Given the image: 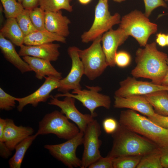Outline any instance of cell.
Wrapping results in <instances>:
<instances>
[{"instance_id":"19","label":"cell","mask_w":168,"mask_h":168,"mask_svg":"<svg viewBox=\"0 0 168 168\" xmlns=\"http://www.w3.org/2000/svg\"><path fill=\"white\" fill-rule=\"evenodd\" d=\"M70 20L63 15L61 10L45 11V27L49 31L66 38L70 34Z\"/></svg>"},{"instance_id":"40","label":"cell","mask_w":168,"mask_h":168,"mask_svg":"<svg viewBox=\"0 0 168 168\" xmlns=\"http://www.w3.org/2000/svg\"><path fill=\"white\" fill-rule=\"evenodd\" d=\"M156 42L159 46L164 47L167 45L166 35L159 33L156 35Z\"/></svg>"},{"instance_id":"6","label":"cell","mask_w":168,"mask_h":168,"mask_svg":"<svg viewBox=\"0 0 168 168\" xmlns=\"http://www.w3.org/2000/svg\"><path fill=\"white\" fill-rule=\"evenodd\" d=\"M108 0H99L96 6L93 23L87 31L81 36L82 42L93 41L99 36L109 30L114 25L119 24L120 16L116 13L111 15L109 10Z\"/></svg>"},{"instance_id":"2","label":"cell","mask_w":168,"mask_h":168,"mask_svg":"<svg viewBox=\"0 0 168 168\" xmlns=\"http://www.w3.org/2000/svg\"><path fill=\"white\" fill-rule=\"evenodd\" d=\"M113 144L107 156L113 158L126 156H142L159 147L146 138L125 128L119 123L112 134Z\"/></svg>"},{"instance_id":"35","label":"cell","mask_w":168,"mask_h":168,"mask_svg":"<svg viewBox=\"0 0 168 168\" xmlns=\"http://www.w3.org/2000/svg\"><path fill=\"white\" fill-rule=\"evenodd\" d=\"M113 158L106 156H101L95 162L90 165L88 168H113Z\"/></svg>"},{"instance_id":"24","label":"cell","mask_w":168,"mask_h":168,"mask_svg":"<svg viewBox=\"0 0 168 168\" xmlns=\"http://www.w3.org/2000/svg\"><path fill=\"white\" fill-rule=\"evenodd\" d=\"M144 96L152 106L156 113L168 115L167 91H158Z\"/></svg>"},{"instance_id":"1","label":"cell","mask_w":168,"mask_h":168,"mask_svg":"<svg viewBox=\"0 0 168 168\" xmlns=\"http://www.w3.org/2000/svg\"><path fill=\"white\" fill-rule=\"evenodd\" d=\"M136 66L131 74L136 78L148 79L152 83L161 85L168 70L167 55L158 50L156 43L147 44L136 51Z\"/></svg>"},{"instance_id":"48","label":"cell","mask_w":168,"mask_h":168,"mask_svg":"<svg viewBox=\"0 0 168 168\" xmlns=\"http://www.w3.org/2000/svg\"></svg>"},{"instance_id":"31","label":"cell","mask_w":168,"mask_h":168,"mask_svg":"<svg viewBox=\"0 0 168 168\" xmlns=\"http://www.w3.org/2000/svg\"><path fill=\"white\" fill-rule=\"evenodd\" d=\"M30 17L31 21L37 30H46L45 27V11L40 7H37L30 10Z\"/></svg>"},{"instance_id":"25","label":"cell","mask_w":168,"mask_h":168,"mask_svg":"<svg viewBox=\"0 0 168 168\" xmlns=\"http://www.w3.org/2000/svg\"><path fill=\"white\" fill-rule=\"evenodd\" d=\"M37 136L35 134L29 136L16 145L14 154L8 161L10 168L21 167L26 153Z\"/></svg>"},{"instance_id":"29","label":"cell","mask_w":168,"mask_h":168,"mask_svg":"<svg viewBox=\"0 0 168 168\" xmlns=\"http://www.w3.org/2000/svg\"><path fill=\"white\" fill-rule=\"evenodd\" d=\"M3 8V13L6 18H16L24 8L17 0H0Z\"/></svg>"},{"instance_id":"7","label":"cell","mask_w":168,"mask_h":168,"mask_svg":"<svg viewBox=\"0 0 168 168\" xmlns=\"http://www.w3.org/2000/svg\"><path fill=\"white\" fill-rule=\"evenodd\" d=\"M102 35L97 38L88 48L79 49L78 54L82 63L84 75L93 80L100 76L108 67L101 45Z\"/></svg>"},{"instance_id":"30","label":"cell","mask_w":168,"mask_h":168,"mask_svg":"<svg viewBox=\"0 0 168 168\" xmlns=\"http://www.w3.org/2000/svg\"><path fill=\"white\" fill-rule=\"evenodd\" d=\"M142 156H126L114 158L113 168H136Z\"/></svg>"},{"instance_id":"28","label":"cell","mask_w":168,"mask_h":168,"mask_svg":"<svg viewBox=\"0 0 168 168\" xmlns=\"http://www.w3.org/2000/svg\"><path fill=\"white\" fill-rule=\"evenodd\" d=\"M30 10L24 9L16 18L19 26L25 36L37 30L30 17Z\"/></svg>"},{"instance_id":"10","label":"cell","mask_w":168,"mask_h":168,"mask_svg":"<svg viewBox=\"0 0 168 168\" xmlns=\"http://www.w3.org/2000/svg\"><path fill=\"white\" fill-rule=\"evenodd\" d=\"M101 133L100 124L96 120L94 119L88 124L84 133V149L81 168H88L102 156L99 150L102 144L99 138Z\"/></svg>"},{"instance_id":"8","label":"cell","mask_w":168,"mask_h":168,"mask_svg":"<svg viewBox=\"0 0 168 168\" xmlns=\"http://www.w3.org/2000/svg\"><path fill=\"white\" fill-rule=\"evenodd\" d=\"M84 133L80 131L74 137L62 143L46 144L44 147L50 154L69 168L80 167L81 160L77 156V147L83 143Z\"/></svg>"},{"instance_id":"42","label":"cell","mask_w":168,"mask_h":168,"mask_svg":"<svg viewBox=\"0 0 168 168\" xmlns=\"http://www.w3.org/2000/svg\"><path fill=\"white\" fill-rule=\"evenodd\" d=\"M91 0H78L79 2L81 4L86 5L89 3Z\"/></svg>"},{"instance_id":"27","label":"cell","mask_w":168,"mask_h":168,"mask_svg":"<svg viewBox=\"0 0 168 168\" xmlns=\"http://www.w3.org/2000/svg\"><path fill=\"white\" fill-rule=\"evenodd\" d=\"M71 0H41L40 7L45 11L57 12L64 9L68 12L73 10Z\"/></svg>"},{"instance_id":"3","label":"cell","mask_w":168,"mask_h":168,"mask_svg":"<svg viewBox=\"0 0 168 168\" xmlns=\"http://www.w3.org/2000/svg\"><path fill=\"white\" fill-rule=\"evenodd\" d=\"M119 123L125 128L150 140L160 148L168 146V129L158 125L136 111L130 109L121 111Z\"/></svg>"},{"instance_id":"21","label":"cell","mask_w":168,"mask_h":168,"mask_svg":"<svg viewBox=\"0 0 168 168\" xmlns=\"http://www.w3.org/2000/svg\"><path fill=\"white\" fill-rule=\"evenodd\" d=\"M22 59L35 72V77L38 79L51 76L62 78V73L57 71L49 60L29 56L23 57Z\"/></svg>"},{"instance_id":"16","label":"cell","mask_w":168,"mask_h":168,"mask_svg":"<svg viewBox=\"0 0 168 168\" xmlns=\"http://www.w3.org/2000/svg\"><path fill=\"white\" fill-rule=\"evenodd\" d=\"M60 45L53 43L41 44L20 47L19 54L21 56H29L49 60L55 61L60 55Z\"/></svg>"},{"instance_id":"13","label":"cell","mask_w":168,"mask_h":168,"mask_svg":"<svg viewBox=\"0 0 168 168\" xmlns=\"http://www.w3.org/2000/svg\"><path fill=\"white\" fill-rule=\"evenodd\" d=\"M50 97L51 99L48 104L59 107L61 112L75 123L80 131L84 133L88 124L94 119L92 115L80 112L75 106L76 99L73 97L66 96L63 100L51 95Z\"/></svg>"},{"instance_id":"46","label":"cell","mask_w":168,"mask_h":168,"mask_svg":"<svg viewBox=\"0 0 168 168\" xmlns=\"http://www.w3.org/2000/svg\"><path fill=\"white\" fill-rule=\"evenodd\" d=\"M166 0V1H168V0Z\"/></svg>"},{"instance_id":"12","label":"cell","mask_w":168,"mask_h":168,"mask_svg":"<svg viewBox=\"0 0 168 168\" xmlns=\"http://www.w3.org/2000/svg\"><path fill=\"white\" fill-rule=\"evenodd\" d=\"M119 85L114 95L123 97L144 96L159 91H168V86L155 84L151 82L139 81L133 77H127L119 82Z\"/></svg>"},{"instance_id":"32","label":"cell","mask_w":168,"mask_h":168,"mask_svg":"<svg viewBox=\"0 0 168 168\" xmlns=\"http://www.w3.org/2000/svg\"><path fill=\"white\" fill-rule=\"evenodd\" d=\"M16 97L6 92L0 88V109L9 111L15 106Z\"/></svg>"},{"instance_id":"9","label":"cell","mask_w":168,"mask_h":168,"mask_svg":"<svg viewBox=\"0 0 168 168\" xmlns=\"http://www.w3.org/2000/svg\"><path fill=\"white\" fill-rule=\"evenodd\" d=\"M88 89L75 90L72 93L58 94L54 97L58 98L66 96H70L80 101L83 106L90 111L91 114L94 118L97 114L95 112L96 109L99 107H103L109 109L111 100L109 96L100 93L101 90L99 86H86Z\"/></svg>"},{"instance_id":"39","label":"cell","mask_w":168,"mask_h":168,"mask_svg":"<svg viewBox=\"0 0 168 168\" xmlns=\"http://www.w3.org/2000/svg\"><path fill=\"white\" fill-rule=\"evenodd\" d=\"M161 162L163 167L168 168V146L160 148Z\"/></svg>"},{"instance_id":"43","label":"cell","mask_w":168,"mask_h":168,"mask_svg":"<svg viewBox=\"0 0 168 168\" xmlns=\"http://www.w3.org/2000/svg\"><path fill=\"white\" fill-rule=\"evenodd\" d=\"M113 0L116 2H120L123 1H125V0Z\"/></svg>"},{"instance_id":"4","label":"cell","mask_w":168,"mask_h":168,"mask_svg":"<svg viewBox=\"0 0 168 168\" xmlns=\"http://www.w3.org/2000/svg\"><path fill=\"white\" fill-rule=\"evenodd\" d=\"M119 28L128 36L134 38L142 47L147 44L150 36L156 32L157 26L141 12L135 10L123 16Z\"/></svg>"},{"instance_id":"26","label":"cell","mask_w":168,"mask_h":168,"mask_svg":"<svg viewBox=\"0 0 168 168\" xmlns=\"http://www.w3.org/2000/svg\"><path fill=\"white\" fill-rule=\"evenodd\" d=\"M136 168H163L161 162L160 147L143 156Z\"/></svg>"},{"instance_id":"41","label":"cell","mask_w":168,"mask_h":168,"mask_svg":"<svg viewBox=\"0 0 168 168\" xmlns=\"http://www.w3.org/2000/svg\"><path fill=\"white\" fill-rule=\"evenodd\" d=\"M167 63L168 66V58L167 59ZM161 85L163 86H168V67L167 72L162 82Z\"/></svg>"},{"instance_id":"45","label":"cell","mask_w":168,"mask_h":168,"mask_svg":"<svg viewBox=\"0 0 168 168\" xmlns=\"http://www.w3.org/2000/svg\"><path fill=\"white\" fill-rule=\"evenodd\" d=\"M17 1L19 2H20V3H21L22 2V0H17Z\"/></svg>"},{"instance_id":"15","label":"cell","mask_w":168,"mask_h":168,"mask_svg":"<svg viewBox=\"0 0 168 168\" xmlns=\"http://www.w3.org/2000/svg\"><path fill=\"white\" fill-rule=\"evenodd\" d=\"M128 37L119 28L116 30L111 29L103 34L101 40L102 47L108 66L115 67L114 58L118 48L124 43Z\"/></svg>"},{"instance_id":"36","label":"cell","mask_w":168,"mask_h":168,"mask_svg":"<svg viewBox=\"0 0 168 168\" xmlns=\"http://www.w3.org/2000/svg\"><path fill=\"white\" fill-rule=\"evenodd\" d=\"M102 125L104 129L107 133L112 134L117 130L119 123L115 119L108 118L104 120Z\"/></svg>"},{"instance_id":"22","label":"cell","mask_w":168,"mask_h":168,"mask_svg":"<svg viewBox=\"0 0 168 168\" xmlns=\"http://www.w3.org/2000/svg\"><path fill=\"white\" fill-rule=\"evenodd\" d=\"M0 34L16 46L20 47L24 44L25 35L19 26L16 18L7 19L0 29Z\"/></svg>"},{"instance_id":"44","label":"cell","mask_w":168,"mask_h":168,"mask_svg":"<svg viewBox=\"0 0 168 168\" xmlns=\"http://www.w3.org/2000/svg\"><path fill=\"white\" fill-rule=\"evenodd\" d=\"M167 45L168 46V34L166 35Z\"/></svg>"},{"instance_id":"14","label":"cell","mask_w":168,"mask_h":168,"mask_svg":"<svg viewBox=\"0 0 168 168\" xmlns=\"http://www.w3.org/2000/svg\"><path fill=\"white\" fill-rule=\"evenodd\" d=\"M44 78V83L34 92L23 97H16V100L18 103L17 106L18 111L21 112L24 108L28 105L30 104L36 107L40 103L47 101L50 97L51 92L58 88L60 80L62 78L53 76L45 77Z\"/></svg>"},{"instance_id":"34","label":"cell","mask_w":168,"mask_h":168,"mask_svg":"<svg viewBox=\"0 0 168 168\" xmlns=\"http://www.w3.org/2000/svg\"><path fill=\"white\" fill-rule=\"evenodd\" d=\"M145 7V16L148 17L153 10L156 8L162 7H166L167 5L164 0H143Z\"/></svg>"},{"instance_id":"33","label":"cell","mask_w":168,"mask_h":168,"mask_svg":"<svg viewBox=\"0 0 168 168\" xmlns=\"http://www.w3.org/2000/svg\"><path fill=\"white\" fill-rule=\"evenodd\" d=\"M131 57L130 54L124 51L117 52L115 54L114 61L115 65L124 68L128 66L131 62Z\"/></svg>"},{"instance_id":"5","label":"cell","mask_w":168,"mask_h":168,"mask_svg":"<svg viewBox=\"0 0 168 168\" xmlns=\"http://www.w3.org/2000/svg\"><path fill=\"white\" fill-rule=\"evenodd\" d=\"M61 111L55 110L46 114L39 123L37 136L53 134L60 138L70 139L80 130L75 124L70 122Z\"/></svg>"},{"instance_id":"23","label":"cell","mask_w":168,"mask_h":168,"mask_svg":"<svg viewBox=\"0 0 168 168\" xmlns=\"http://www.w3.org/2000/svg\"><path fill=\"white\" fill-rule=\"evenodd\" d=\"M55 41L65 43L66 38L46 30H37L25 36L24 44L26 45H34L53 43Z\"/></svg>"},{"instance_id":"37","label":"cell","mask_w":168,"mask_h":168,"mask_svg":"<svg viewBox=\"0 0 168 168\" xmlns=\"http://www.w3.org/2000/svg\"><path fill=\"white\" fill-rule=\"evenodd\" d=\"M147 117L158 125L168 129V115H163L155 112L152 116Z\"/></svg>"},{"instance_id":"17","label":"cell","mask_w":168,"mask_h":168,"mask_svg":"<svg viewBox=\"0 0 168 168\" xmlns=\"http://www.w3.org/2000/svg\"><path fill=\"white\" fill-rule=\"evenodd\" d=\"M114 107L127 108L149 117L155 113L151 105L144 96L136 95L123 97L114 96Z\"/></svg>"},{"instance_id":"38","label":"cell","mask_w":168,"mask_h":168,"mask_svg":"<svg viewBox=\"0 0 168 168\" xmlns=\"http://www.w3.org/2000/svg\"><path fill=\"white\" fill-rule=\"evenodd\" d=\"M41 0H22L21 4L24 9L31 10L40 6Z\"/></svg>"},{"instance_id":"11","label":"cell","mask_w":168,"mask_h":168,"mask_svg":"<svg viewBox=\"0 0 168 168\" xmlns=\"http://www.w3.org/2000/svg\"><path fill=\"white\" fill-rule=\"evenodd\" d=\"M79 49L72 46L68 49V54L72 60V66L67 76L60 80L58 91L63 93L69 92L71 90L82 89L80 82L84 73L83 65L78 54Z\"/></svg>"},{"instance_id":"20","label":"cell","mask_w":168,"mask_h":168,"mask_svg":"<svg viewBox=\"0 0 168 168\" xmlns=\"http://www.w3.org/2000/svg\"><path fill=\"white\" fill-rule=\"evenodd\" d=\"M0 49L4 57L22 73L32 71L28 64L20 57L13 44L0 34Z\"/></svg>"},{"instance_id":"47","label":"cell","mask_w":168,"mask_h":168,"mask_svg":"<svg viewBox=\"0 0 168 168\" xmlns=\"http://www.w3.org/2000/svg\"><path fill=\"white\" fill-rule=\"evenodd\" d=\"M168 92V91H167Z\"/></svg>"},{"instance_id":"18","label":"cell","mask_w":168,"mask_h":168,"mask_svg":"<svg viewBox=\"0 0 168 168\" xmlns=\"http://www.w3.org/2000/svg\"><path fill=\"white\" fill-rule=\"evenodd\" d=\"M3 132L4 142L11 151L19 143L28 137L33 135L34 129L30 127L17 126L13 120L6 119Z\"/></svg>"}]
</instances>
